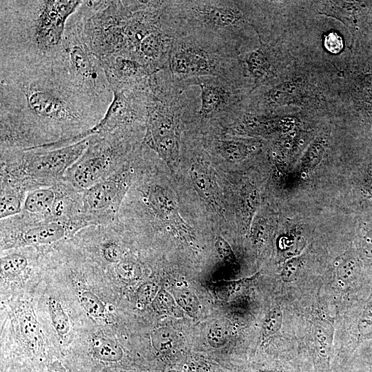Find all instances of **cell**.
Segmentation results:
<instances>
[{"mask_svg": "<svg viewBox=\"0 0 372 372\" xmlns=\"http://www.w3.org/2000/svg\"><path fill=\"white\" fill-rule=\"evenodd\" d=\"M132 132V129H123L90 136L88 147L63 180L84 191L114 174L128 162L124 157Z\"/></svg>", "mask_w": 372, "mask_h": 372, "instance_id": "obj_5", "label": "cell"}, {"mask_svg": "<svg viewBox=\"0 0 372 372\" xmlns=\"http://www.w3.org/2000/svg\"><path fill=\"white\" fill-rule=\"evenodd\" d=\"M361 271V262L358 255L353 251L345 254L338 262L337 276L342 283H352L358 278Z\"/></svg>", "mask_w": 372, "mask_h": 372, "instance_id": "obj_25", "label": "cell"}, {"mask_svg": "<svg viewBox=\"0 0 372 372\" xmlns=\"http://www.w3.org/2000/svg\"><path fill=\"white\" fill-rule=\"evenodd\" d=\"M99 59L112 90L140 85L152 75L144 65L130 56L112 54Z\"/></svg>", "mask_w": 372, "mask_h": 372, "instance_id": "obj_15", "label": "cell"}, {"mask_svg": "<svg viewBox=\"0 0 372 372\" xmlns=\"http://www.w3.org/2000/svg\"><path fill=\"white\" fill-rule=\"evenodd\" d=\"M152 344L154 349L165 353L172 349L176 342V334L172 329L161 327L152 333Z\"/></svg>", "mask_w": 372, "mask_h": 372, "instance_id": "obj_31", "label": "cell"}, {"mask_svg": "<svg viewBox=\"0 0 372 372\" xmlns=\"http://www.w3.org/2000/svg\"><path fill=\"white\" fill-rule=\"evenodd\" d=\"M358 329L362 338L372 336V298L367 302L359 319Z\"/></svg>", "mask_w": 372, "mask_h": 372, "instance_id": "obj_42", "label": "cell"}, {"mask_svg": "<svg viewBox=\"0 0 372 372\" xmlns=\"http://www.w3.org/2000/svg\"><path fill=\"white\" fill-rule=\"evenodd\" d=\"M256 372H279V371L273 370V369H262V370H259Z\"/></svg>", "mask_w": 372, "mask_h": 372, "instance_id": "obj_47", "label": "cell"}, {"mask_svg": "<svg viewBox=\"0 0 372 372\" xmlns=\"http://www.w3.org/2000/svg\"><path fill=\"white\" fill-rule=\"evenodd\" d=\"M270 228L269 221L262 216L258 217L253 223L252 233L256 241H263Z\"/></svg>", "mask_w": 372, "mask_h": 372, "instance_id": "obj_44", "label": "cell"}, {"mask_svg": "<svg viewBox=\"0 0 372 372\" xmlns=\"http://www.w3.org/2000/svg\"><path fill=\"white\" fill-rule=\"evenodd\" d=\"M336 66L327 59L297 57L278 81L256 89L259 94L248 100L247 108L260 112L296 108L316 116L338 114Z\"/></svg>", "mask_w": 372, "mask_h": 372, "instance_id": "obj_3", "label": "cell"}, {"mask_svg": "<svg viewBox=\"0 0 372 372\" xmlns=\"http://www.w3.org/2000/svg\"><path fill=\"white\" fill-rule=\"evenodd\" d=\"M260 145L258 140L240 138L218 140L214 145L218 154L229 163L244 161L256 152Z\"/></svg>", "mask_w": 372, "mask_h": 372, "instance_id": "obj_20", "label": "cell"}, {"mask_svg": "<svg viewBox=\"0 0 372 372\" xmlns=\"http://www.w3.org/2000/svg\"><path fill=\"white\" fill-rule=\"evenodd\" d=\"M327 146V139L324 136H318L311 141L302 155L300 168L304 172L314 169L322 161Z\"/></svg>", "mask_w": 372, "mask_h": 372, "instance_id": "obj_26", "label": "cell"}, {"mask_svg": "<svg viewBox=\"0 0 372 372\" xmlns=\"http://www.w3.org/2000/svg\"><path fill=\"white\" fill-rule=\"evenodd\" d=\"M20 333L28 350L42 356L44 352L43 335L32 308L23 304L17 312Z\"/></svg>", "mask_w": 372, "mask_h": 372, "instance_id": "obj_19", "label": "cell"}, {"mask_svg": "<svg viewBox=\"0 0 372 372\" xmlns=\"http://www.w3.org/2000/svg\"><path fill=\"white\" fill-rule=\"evenodd\" d=\"M152 305L154 309L161 314L175 318L183 316V310L178 306L174 298L165 290L158 291Z\"/></svg>", "mask_w": 372, "mask_h": 372, "instance_id": "obj_30", "label": "cell"}, {"mask_svg": "<svg viewBox=\"0 0 372 372\" xmlns=\"http://www.w3.org/2000/svg\"><path fill=\"white\" fill-rule=\"evenodd\" d=\"M187 12L194 21L212 30H242L254 27L249 16L242 9L243 1H184Z\"/></svg>", "mask_w": 372, "mask_h": 372, "instance_id": "obj_12", "label": "cell"}, {"mask_svg": "<svg viewBox=\"0 0 372 372\" xmlns=\"http://www.w3.org/2000/svg\"><path fill=\"white\" fill-rule=\"evenodd\" d=\"M362 3L349 1H311V6L315 14L333 18L343 23L350 31L353 41L358 31V15L362 10Z\"/></svg>", "mask_w": 372, "mask_h": 372, "instance_id": "obj_18", "label": "cell"}, {"mask_svg": "<svg viewBox=\"0 0 372 372\" xmlns=\"http://www.w3.org/2000/svg\"><path fill=\"white\" fill-rule=\"evenodd\" d=\"M47 304L54 329L60 337H65L70 330V322L68 316L61 302L56 298H50Z\"/></svg>", "mask_w": 372, "mask_h": 372, "instance_id": "obj_28", "label": "cell"}, {"mask_svg": "<svg viewBox=\"0 0 372 372\" xmlns=\"http://www.w3.org/2000/svg\"><path fill=\"white\" fill-rule=\"evenodd\" d=\"M28 192L23 187L1 182L0 218L14 216L22 211Z\"/></svg>", "mask_w": 372, "mask_h": 372, "instance_id": "obj_22", "label": "cell"}, {"mask_svg": "<svg viewBox=\"0 0 372 372\" xmlns=\"http://www.w3.org/2000/svg\"><path fill=\"white\" fill-rule=\"evenodd\" d=\"M360 249L363 256L372 258V210L368 212L362 223L360 229Z\"/></svg>", "mask_w": 372, "mask_h": 372, "instance_id": "obj_33", "label": "cell"}, {"mask_svg": "<svg viewBox=\"0 0 372 372\" xmlns=\"http://www.w3.org/2000/svg\"><path fill=\"white\" fill-rule=\"evenodd\" d=\"M303 264V258L301 256L293 257L288 260L281 272L282 280L286 282L296 281L298 278Z\"/></svg>", "mask_w": 372, "mask_h": 372, "instance_id": "obj_39", "label": "cell"}, {"mask_svg": "<svg viewBox=\"0 0 372 372\" xmlns=\"http://www.w3.org/2000/svg\"><path fill=\"white\" fill-rule=\"evenodd\" d=\"M219 77L203 76L193 79L200 87V102L198 114L203 118L212 117L229 108L247 106L242 102L250 95L247 91H235Z\"/></svg>", "mask_w": 372, "mask_h": 372, "instance_id": "obj_13", "label": "cell"}, {"mask_svg": "<svg viewBox=\"0 0 372 372\" xmlns=\"http://www.w3.org/2000/svg\"><path fill=\"white\" fill-rule=\"evenodd\" d=\"M167 372H180V371H178L177 370H170V371H169Z\"/></svg>", "mask_w": 372, "mask_h": 372, "instance_id": "obj_48", "label": "cell"}, {"mask_svg": "<svg viewBox=\"0 0 372 372\" xmlns=\"http://www.w3.org/2000/svg\"><path fill=\"white\" fill-rule=\"evenodd\" d=\"M357 187L363 198L372 199V163L368 162L363 166L357 178Z\"/></svg>", "mask_w": 372, "mask_h": 372, "instance_id": "obj_36", "label": "cell"}, {"mask_svg": "<svg viewBox=\"0 0 372 372\" xmlns=\"http://www.w3.org/2000/svg\"><path fill=\"white\" fill-rule=\"evenodd\" d=\"M58 195L56 183L28 192L25 196L22 211L33 215L49 216Z\"/></svg>", "mask_w": 372, "mask_h": 372, "instance_id": "obj_21", "label": "cell"}, {"mask_svg": "<svg viewBox=\"0 0 372 372\" xmlns=\"http://www.w3.org/2000/svg\"><path fill=\"white\" fill-rule=\"evenodd\" d=\"M173 41L165 32L160 29L147 36L139 45L134 58L144 65L153 74L161 71L168 60Z\"/></svg>", "mask_w": 372, "mask_h": 372, "instance_id": "obj_16", "label": "cell"}, {"mask_svg": "<svg viewBox=\"0 0 372 372\" xmlns=\"http://www.w3.org/2000/svg\"><path fill=\"white\" fill-rule=\"evenodd\" d=\"M96 225L95 219L87 214L72 220H60L21 211L1 220V250L52 245L71 239L83 229Z\"/></svg>", "mask_w": 372, "mask_h": 372, "instance_id": "obj_6", "label": "cell"}, {"mask_svg": "<svg viewBox=\"0 0 372 372\" xmlns=\"http://www.w3.org/2000/svg\"><path fill=\"white\" fill-rule=\"evenodd\" d=\"M101 256L110 264H118L123 260V251L121 247L114 240H106L101 245Z\"/></svg>", "mask_w": 372, "mask_h": 372, "instance_id": "obj_37", "label": "cell"}, {"mask_svg": "<svg viewBox=\"0 0 372 372\" xmlns=\"http://www.w3.org/2000/svg\"><path fill=\"white\" fill-rule=\"evenodd\" d=\"M189 173L200 196L215 211L223 214L222 196L213 170L203 161H196L192 164Z\"/></svg>", "mask_w": 372, "mask_h": 372, "instance_id": "obj_17", "label": "cell"}, {"mask_svg": "<svg viewBox=\"0 0 372 372\" xmlns=\"http://www.w3.org/2000/svg\"><path fill=\"white\" fill-rule=\"evenodd\" d=\"M215 247L218 253L225 260L234 261L235 256L229 243L223 238L218 236L216 239Z\"/></svg>", "mask_w": 372, "mask_h": 372, "instance_id": "obj_45", "label": "cell"}, {"mask_svg": "<svg viewBox=\"0 0 372 372\" xmlns=\"http://www.w3.org/2000/svg\"><path fill=\"white\" fill-rule=\"evenodd\" d=\"M115 271L118 277L127 282L134 281L141 276V269L135 262L123 260L116 265Z\"/></svg>", "mask_w": 372, "mask_h": 372, "instance_id": "obj_35", "label": "cell"}, {"mask_svg": "<svg viewBox=\"0 0 372 372\" xmlns=\"http://www.w3.org/2000/svg\"><path fill=\"white\" fill-rule=\"evenodd\" d=\"M259 39V46L240 58L244 76L250 84V94L282 78L293 66L297 57L289 49V41L282 37L271 41Z\"/></svg>", "mask_w": 372, "mask_h": 372, "instance_id": "obj_9", "label": "cell"}, {"mask_svg": "<svg viewBox=\"0 0 372 372\" xmlns=\"http://www.w3.org/2000/svg\"><path fill=\"white\" fill-rule=\"evenodd\" d=\"M260 205L257 188L250 183H245L239 193V209L242 225L248 230Z\"/></svg>", "mask_w": 372, "mask_h": 372, "instance_id": "obj_24", "label": "cell"}, {"mask_svg": "<svg viewBox=\"0 0 372 372\" xmlns=\"http://www.w3.org/2000/svg\"><path fill=\"white\" fill-rule=\"evenodd\" d=\"M90 136L54 148L1 152V182L20 185L28 192L53 185L83 155Z\"/></svg>", "mask_w": 372, "mask_h": 372, "instance_id": "obj_4", "label": "cell"}, {"mask_svg": "<svg viewBox=\"0 0 372 372\" xmlns=\"http://www.w3.org/2000/svg\"><path fill=\"white\" fill-rule=\"evenodd\" d=\"M143 201L147 210L162 224L192 240V230L180 215L177 203L168 190L159 185H150L144 189Z\"/></svg>", "mask_w": 372, "mask_h": 372, "instance_id": "obj_14", "label": "cell"}, {"mask_svg": "<svg viewBox=\"0 0 372 372\" xmlns=\"http://www.w3.org/2000/svg\"><path fill=\"white\" fill-rule=\"evenodd\" d=\"M100 372H126V371H116L114 369H103Z\"/></svg>", "mask_w": 372, "mask_h": 372, "instance_id": "obj_46", "label": "cell"}, {"mask_svg": "<svg viewBox=\"0 0 372 372\" xmlns=\"http://www.w3.org/2000/svg\"><path fill=\"white\" fill-rule=\"evenodd\" d=\"M91 352L95 360L106 364L118 363L124 356L123 350L118 343L101 336L92 338Z\"/></svg>", "mask_w": 372, "mask_h": 372, "instance_id": "obj_23", "label": "cell"}, {"mask_svg": "<svg viewBox=\"0 0 372 372\" xmlns=\"http://www.w3.org/2000/svg\"><path fill=\"white\" fill-rule=\"evenodd\" d=\"M28 260L20 253H11L1 258V274L7 278H15L28 268Z\"/></svg>", "mask_w": 372, "mask_h": 372, "instance_id": "obj_29", "label": "cell"}, {"mask_svg": "<svg viewBox=\"0 0 372 372\" xmlns=\"http://www.w3.org/2000/svg\"><path fill=\"white\" fill-rule=\"evenodd\" d=\"M283 321V314L279 307L271 309L264 318L262 322V333L264 337H270L276 333L281 328Z\"/></svg>", "mask_w": 372, "mask_h": 372, "instance_id": "obj_34", "label": "cell"}, {"mask_svg": "<svg viewBox=\"0 0 372 372\" xmlns=\"http://www.w3.org/2000/svg\"><path fill=\"white\" fill-rule=\"evenodd\" d=\"M174 296L178 306L190 314L196 313L200 302L197 296L187 289H178L174 291Z\"/></svg>", "mask_w": 372, "mask_h": 372, "instance_id": "obj_32", "label": "cell"}, {"mask_svg": "<svg viewBox=\"0 0 372 372\" xmlns=\"http://www.w3.org/2000/svg\"><path fill=\"white\" fill-rule=\"evenodd\" d=\"M82 2L1 0V59L37 61L58 54L67 22Z\"/></svg>", "mask_w": 372, "mask_h": 372, "instance_id": "obj_2", "label": "cell"}, {"mask_svg": "<svg viewBox=\"0 0 372 372\" xmlns=\"http://www.w3.org/2000/svg\"><path fill=\"white\" fill-rule=\"evenodd\" d=\"M228 337V330L225 324L217 322L211 326L207 333V341L214 347H220L225 344Z\"/></svg>", "mask_w": 372, "mask_h": 372, "instance_id": "obj_41", "label": "cell"}, {"mask_svg": "<svg viewBox=\"0 0 372 372\" xmlns=\"http://www.w3.org/2000/svg\"><path fill=\"white\" fill-rule=\"evenodd\" d=\"M168 61L172 74L180 79L220 77L224 74L218 56L207 47L191 39L174 41Z\"/></svg>", "mask_w": 372, "mask_h": 372, "instance_id": "obj_11", "label": "cell"}, {"mask_svg": "<svg viewBox=\"0 0 372 372\" xmlns=\"http://www.w3.org/2000/svg\"><path fill=\"white\" fill-rule=\"evenodd\" d=\"M135 169L130 161L114 174L83 192V213L103 225L115 220L134 183Z\"/></svg>", "mask_w": 372, "mask_h": 372, "instance_id": "obj_10", "label": "cell"}, {"mask_svg": "<svg viewBox=\"0 0 372 372\" xmlns=\"http://www.w3.org/2000/svg\"><path fill=\"white\" fill-rule=\"evenodd\" d=\"M324 49L332 55L339 54L344 48V41L341 35L332 30L325 34L323 38Z\"/></svg>", "mask_w": 372, "mask_h": 372, "instance_id": "obj_43", "label": "cell"}, {"mask_svg": "<svg viewBox=\"0 0 372 372\" xmlns=\"http://www.w3.org/2000/svg\"><path fill=\"white\" fill-rule=\"evenodd\" d=\"M1 145L26 150L90 136L108 108L70 76L60 52L37 61L1 59Z\"/></svg>", "mask_w": 372, "mask_h": 372, "instance_id": "obj_1", "label": "cell"}, {"mask_svg": "<svg viewBox=\"0 0 372 372\" xmlns=\"http://www.w3.org/2000/svg\"><path fill=\"white\" fill-rule=\"evenodd\" d=\"M158 286L152 282L142 284L136 292V299L138 305L144 307L153 302L158 293Z\"/></svg>", "mask_w": 372, "mask_h": 372, "instance_id": "obj_38", "label": "cell"}, {"mask_svg": "<svg viewBox=\"0 0 372 372\" xmlns=\"http://www.w3.org/2000/svg\"><path fill=\"white\" fill-rule=\"evenodd\" d=\"M81 307L92 318L108 322V311L101 299L89 290H81L78 293Z\"/></svg>", "mask_w": 372, "mask_h": 372, "instance_id": "obj_27", "label": "cell"}, {"mask_svg": "<svg viewBox=\"0 0 372 372\" xmlns=\"http://www.w3.org/2000/svg\"><path fill=\"white\" fill-rule=\"evenodd\" d=\"M61 56L74 82L87 94L109 107L113 92L100 59L94 55L68 19L61 46Z\"/></svg>", "mask_w": 372, "mask_h": 372, "instance_id": "obj_8", "label": "cell"}, {"mask_svg": "<svg viewBox=\"0 0 372 372\" xmlns=\"http://www.w3.org/2000/svg\"><path fill=\"white\" fill-rule=\"evenodd\" d=\"M314 335L319 355L329 362L331 343L329 334L324 330V328L317 326L314 330Z\"/></svg>", "mask_w": 372, "mask_h": 372, "instance_id": "obj_40", "label": "cell"}, {"mask_svg": "<svg viewBox=\"0 0 372 372\" xmlns=\"http://www.w3.org/2000/svg\"><path fill=\"white\" fill-rule=\"evenodd\" d=\"M144 144L174 172L180 152V112L168 103L156 78L147 81V105Z\"/></svg>", "mask_w": 372, "mask_h": 372, "instance_id": "obj_7", "label": "cell"}]
</instances>
